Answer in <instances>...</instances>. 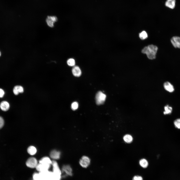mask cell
Returning a JSON list of instances; mask_svg holds the SVG:
<instances>
[{"label": "cell", "mask_w": 180, "mask_h": 180, "mask_svg": "<svg viewBox=\"0 0 180 180\" xmlns=\"http://www.w3.org/2000/svg\"><path fill=\"white\" fill-rule=\"evenodd\" d=\"M158 48L156 46L150 45L145 47L142 50V52L146 54L148 58L150 60L155 59Z\"/></svg>", "instance_id": "cell-1"}, {"label": "cell", "mask_w": 180, "mask_h": 180, "mask_svg": "<svg viewBox=\"0 0 180 180\" xmlns=\"http://www.w3.org/2000/svg\"><path fill=\"white\" fill-rule=\"evenodd\" d=\"M106 95L101 91L96 94V103L98 105L103 104L106 98Z\"/></svg>", "instance_id": "cell-2"}, {"label": "cell", "mask_w": 180, "mask_h": 180, "mask_svg": "<svg viewBox=\"0 0 180 180\" xmlns=\"http://www.w3.org/2000/svg\"><path fill=\"white\" fill-rule=\"evenodd\" d=\"M79 163L82 167L84 168H86L90 164V159L87 156H84L80 160Z\"/></svg>", "instance_id": "cell-3"}, {"label": "cell", "mask_w": 180, "mask_h": 180, "mask_svg": "<svg viewBox=\"0 0 180 180\" xmlns=\"http://www.w3.org/2000/svg\"><path fill=\"white\" fill-rule=\"evenodd\" d=\"M36 159L34 157H31L27 160L26 162V166L30 168H36L38 164Z\"/></svg>", "instance_id": "cell-4"}, {"label": "cell", "mask_w": 180, "mask_h": 180, "mask_svg": "<svg viewBox=\"0 0 180 180\" xmlns=\"http://www.w3.org/2000/svg\"><path fill=\"white\" fill-rule=\"evenodd\" d=\"M170 42L175 48H180V36H174L171 39Z\"/></svg>", "instance_id": "cell-5"}, {"label": "cell", "mask_w": 180, "mask_h": 180, "mask_svg": "<svg viewBox=\"0 0 180 180\" xmlns=\"http://www.w3.org/2000/svg\"><path fill=\"white\" fill-rule=\"evenodd\" d=\"M50 165L39 163L36 167V170L40 172H44L48 170Z\"/></svg>", "instance_id": "cell-6"}, {"label": "cell", "mask_w": 180, "mask_h": 180, "mask_svg": "<svg viewBox=\"0 0 180 180\" xmlns=\"http://www.w3.org/2000/svg\"><path fill=\"white\" fill-rule=\"evenodd\" d=\"M52 165L53 167V172L56 175L61 176L62 172L57 162L54 160L52 161Z\"/></svg>", "instance_id": "cell-7"}, {"label": "cell", "mask_w": 180, "mask_h": 180, "mask_svg": "<svg viewBox=\"0 0 180 180\" xmlns=\"http://www.w3.org/2000/svg\"><path fill=\"white\" fill-rule=\"evenodd\" d=\"M57 20V18L55 16H48L46 19V21L49 26L52 27L54 26V23Z\"/></svg>", "instance_id": "cell-8"}, {"label": "cell", "mask_w": 180, "mask_h": 180, "mask_svg": "<svg viewBox=\"0 0 180 180\" xmlns=\"http://www.w3.org/2000/svg\"><path fill=\"white\" fill-rule=\"evenodd\" d=\"M62 170L66 175L70 176L72 175V170L70 166L68 165H64L62 167Z\"/></svg>", "instance_id": "cell-9"}, {"label": "cell", "mask_w": 180, "mask_h": 180, "mask_svg": "<svg viewBox=\"0 0 180 180\" xmlns=\"http://www.w3.org/2000/svg\"><path fill=\"white\" fill-rule=\"evenodd\" d=\"M176 4V0H166L165 3L166 6L171 9L174 8Z\"/></svg>", "instance_id": "cell-10"}, {"label": "cell", "mask_w": 180, "mask_h": 180, "mask_svg": "<svg viewBox=\"0 0 180 180\" xmlns=\"http://www.w3.org/2000/svg\"><path fill=\"white\" fill-rule=\"evenodd\" d=\"M72 71L73 74L75 76H80L81 74V70L78 66H74L72 68Z\"/></svg>", "instance_id": "cell-11"}, {"label": "cell", "mask_w": 180, "mask_h": 180, "mask_svg": "<svg viewBox=\"0 0 180 180\" xmlns=\"http://www.w3.org/2000/svg\"><path fill=\"white\" fill-rule=\"evenodd\" d=\"M164 86L166 90L170 92H172L174 90L173 86L169 82H164Z\"/></svg>", "instance_id": "cell-12"}, {"label": "cell", "mask_w": 180, "mask_h": 180, "mask_svg": "<svg viewBox=\"0 0 180 180\" xmlns=\"http://www.w3.org/2000/svg\"><path fill=\"white\" fill-rule=\"evenodd\" d=\"M0 107L2 110L6 111L9 109L10 108V105L7 102L3 101L0 104Z\"/></svg>", "instance_id": "cell-13"}, {"label": "cell", "mask_w": 180, "mask_h": 180, "mask_svg": "<svg viewBox=\"0 0 180 180\" xmlns=\"http://www.w3.org/2000/svg\"><path fill=\"white\" fill-rule=\"evenodd\" d=\"M60 152L55 150H52L50 153V157L54 159H58L60 158Z\"/></svg>", "instance_id": "cell-14"}, {"label": "cell", "mask_w": 180, "mask_h": 180, "mask_svg": "<svg viewBox=\"0 0 180 180\" xmlns=\"http://www.w3.org/2000/svg\"><path fill=\"white\" fill-rule=\"evenodd\" d=\"M39 163L46 165H51L52 164V161L50 158L47 157H45L42 158L39 162Z\"/></svg>", "instance_id": "cell-15"}, {"label": "cell", "mask_w": 180, "mask_h": 180, "mask_svg": "<svg viewBox=\"0 0 180 180\" xmlns=\"http://www.w3.org/2000/svg\"><path fill=\"white\" fill-rule=\"evenodd\" d=\"M24 90L22 86H15L14 88L13 92L16 95H18L19 93H22L23 92Z\"/></svg>", "instance_id": "cell-16"}, {"label": "cell", "mask_w": 180, "mask_h": 180, "mask_svg": "<svg viewBox=\"0 0 180 180\" xmlns=\"http://www.w3.org/2000/svg\"><path fill=\"white\" fill-rule=\"evenodd\" d=\"M139 163L140 166L144 168H147L148 166V161L144 158L140 160Z\"/></svg>", "instance_id": "cell-17"}, {"label": "cell", "mask_w": 180, "mask_h": 180, "mask_svg": "<svg viewBox=\"0 0 180 180\" xmlns=\"http://www.w3.org/2000/svg\"><path fill=\"white\" fill-rule=\"evenodd\" d=\"M36 149L35 147L33 146H30L28 148V153L31 155H34L36 153Z\"/></svg>", "instance_id": "cell-18"}, {"label": "cell", "mask_w": 180, "mask_h": 180, "mask_svg": "<svg viewBox=\"0 0 180 180\" xmlns=\"http://www.w3.org/2000/svg\"><path fill=\"white\" fill-rule=\"evenodd\" d=\"M123 139L126 142L129 143L132 142L133 138L129 134H126L124 136Z\"/></svg>", "instance_id": "cell-19"}, {"label": "cell", "mask_w": 180, "mask_h": 180, "mask_svg": "<svg viewBox=\"0 0 180 180\" xmlns=\"http://www.w3.org/2000/svg\"><path fill=\"white\" fill-rule=\"evenodd\" d=\"M164 109L165 111L164 112V114H170L172 112V108L169 106L168 105L165 106L164 107Z\"/></svg>", "instance_id": "cell-20"}, {"label": "cell", "mask_w": 180, "mask_h": 180, "mask_svg": "<svg viewBox=\"0 0 180 180\" xmlns=\"http://www.w3.org/2000/svg\"><path fill=\"white\" fill-rule=\"evenodd\" d=\"M139 36L141 39L144 40L148 38V35L146 31H143L139 34Z\"/></svg>", "instance_id": "cell-21"}, {"label": "cell", "mask_w": 180, "mask_h": 180, "mask_svg": "<svg viewBox=\"0 0 180 180\" xmlns=\"http://www.w3.org/2000/svg\"><path fill=\"white\" fill-rule=\"evenodd\" d=\"M67 63L69 66H74L75 64V61L74 58H70L68 60Z\"/></svg>", "instance_id": "cell-22"}, {"label": "cell", "mask_w": 180, "mask_h": 180, "mask_svg": "<svg viewBox=\"0 0 180 180\" xmlns=\"http://www.w3.org/2000/svg\"><path fill=\"white\" fill-rule=\"evenodd\" d=\"M33 178L34 180H42L40 173L34 174L33 176Z\"/></svg>", "instance_id": "cell-23"}, {"label": "cell", "mask_w": 180, "mask_h": 180, "mask_svg": "<svg viewBox=\"0 0 180 180\" xmlns=\"http://www.w3.org/2000/svg\"><path fill=\"white\" fill-rule=\"evenodd\" d=\"M78 107V104L76 102H74L72 103L71 106V108L73 110H76Z\"/></svg>", "instance_id": "cell-24"}, {"label": "cell", "mask_w": 180, "mask_h": 180, "mask_svg": "<svg viewBox=\"0 0 180 180\" xmlns=\"http://www.w3.org/2000/svg\"><path fill=\"white\" fill-rule=\"evenodd\" d=\"M174 123L176 128L180 129V118L175 120L174 121Z\"/></svg>", "instance_id": "cell-25"}, {"label": "cell", "mask_w": 180, "mask_h": 180, "mask_svg": "<svg viewBox=\"0 0 180 180\" xmlns=\"http://www.w3.org/2000/svg\"><path fill=\"white\" fill-rule=\"evenodd\" d=\"M132 180H143V179L141 176L136 175L133 176Z\"/></svg>", "instance_id": "cell-26"}, {"label": "cell", "mask_w": 180, "mask_h": 180, "mask_svg": "<svg viewBox=\"0 0 180 180\" xmlns=\"http://www.w3.org/2000/svg\"><path fill=\"white\" fill-rule=\"evenodd\" d=\"M4 124V121L3 118L0 116V129L3 126Z\"/></svg>", "instance_id": "cell-27"}, {"label": "cell", "mask_w": 180, "mask_h": 180, "mask_svg": "<svg viewBox=\"0 0 180 180\" xmlns=\"http://www.w3.org/2000/svg\"><path fill=\"white\" fill-rule=\"evenodd\" d=\"M4 90L0 88V98L4 96Z\"/></svg>", "instance_id": "cell-28"}, {"label": "cell", "mask_w": 180, "mask_h": 180, "mask_svg": "<svg viewBox=\"0 0 180 180\" xmlns=\"http://www.w3.org/2000/svg\"><path fill=\"white\" fill-rule=\"evenodd\" d=\"M1 53L0 52V56H1Z\"/></svg>", "instance_id": "cell-29"}]
</instances>
